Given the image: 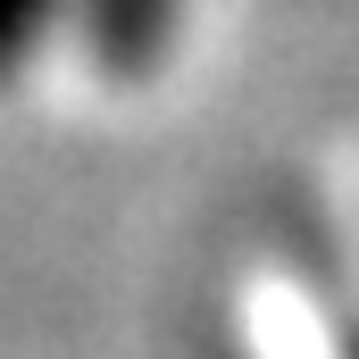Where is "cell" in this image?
Listing matches in <instances>:
<instances>
[{
  "instance_id": "6da1fadb",
  "label": "cell",
  "mask_w": 359,
  "mask_h": 359,
  "mask_svg": "<svg viewBox=\"0 0 359 359\" xmlns=\"http://www.w3.org/2000/svg\"><path fill=\"white\" fill-rule=\"evenodd\" d=\"M67 17H76V34H84V59L109 84H142V76H159V59L176 50L184 0H76Z\"/></svg>"
},
{
  "instance_id": "7a4b0ae2",
  "label": "cell",
  "mask_w": 359,
  "mask_h": 359,
  "mask_svg": "<svg viewBox=\"0 0 359 359\" xmlns=\"http://www.w3.org/2000/svg\"><path fill=\"white\" fill-rule=\"evenodd\" d=\"M67 8H76V0H0V84H17V76L42 59L50 25H59Z\"/></svg>"
},
{
  "instance_id": "3957f363",
  "label": "cell",
  "mask_w": 359,
  "mask_h": 359,
  "mask_svg": "<svg viewBox=\"0 0 359 359\" xmlns=\"http://www.w3.org/2000/svg\"><path fill=\"white\" fill-rule=\"evenodd\" d=\"M343 359H359V318H351V326H343Z\"/></svg>"
}]
</instances>
